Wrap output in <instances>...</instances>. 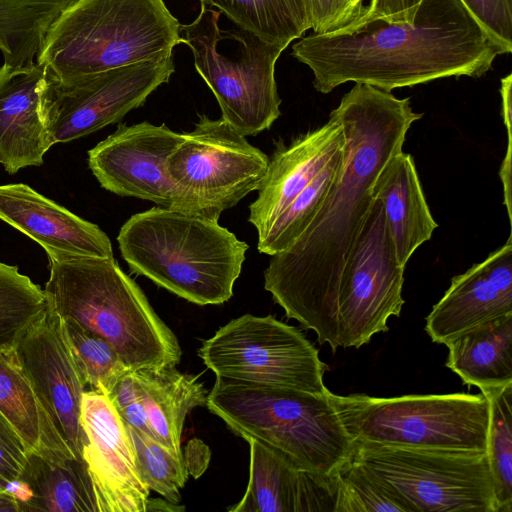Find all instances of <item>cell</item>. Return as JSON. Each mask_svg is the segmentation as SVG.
<instances>
[{
	"label": "cell",
	"instance_id": "obj_1",
	"mask_svg": "<svg viewBox=\"0 0 512 512\" xmlns=\"http://www.w3.org/2000/svg\"><path fill=\"white\" fill-rule=\"evenodd\" d=\"M330 115L345 137L339 172L308 227L272 255L264 271L265 290L287 318L314 331L320 345L331 340L341 274L372 205L376 179L423 116L412 110L410 98L364 83H355Z\"/></svg>",
	"mask_w": 512,
	"mask_h": 512
},
{
	"label": "cell",
	"instance_id": "obj_2",
	"mask_svg": "<svg viewBox=\"0 0 512 512\" xmlns=\"http://www.w3.org/2000/svg\"><path fill=\"white\" fill-rule=\"evenodd\" d=\"M512 51L492 38L460 0H422L413 23L381 18L312 33L292 56L313 73L323 94L347 82L391 92L446 77H481Z\"/></svg>",
	"mask_w": 512,
	"mask_h": 512
},
{
	"label": "cell",
	"instance_id": "obj_3",
	"mask_svg": "<svg viewBox=\"0 0 512 512\" xmlns=\"http://www.w3.org/2000/svg\"><path fill=\"white\" fill-rule=\"evenodd\" d=\"M49 308L108 342L132 371L177 366L182 350L136 282L114 258L47 252Z\"/></svg>",
	"mask_w": 512,
	"mask_h": 512
},
{
	"label": "cell",
	"instance_id": "obj_4",
	"mask_svg": "<svg viewBox=\"0 0 512 512\" xmlns=\"http://www.w3.org/2000/svg\"><path fill=\"white\" fill-rule=\"evenodd\" d=\"M117 242L131 272L201 306L232 297L248 250L218 220L160 206L132 215Z\"/></svg>",
	"mask_w": 512,
	"mask_h": 512
},
{
	"label": "cell",
	"instance_id": "obj_5",
	"mask_svg": "<svg viewBox=\"0 0 512 512\" xmlns=\"http://www.w3.org/2000/svg\"><path fill=\"white\" fill-rule=\"evenodd\" d=\"M180 26L164 0H76L50 26L36 63L66 81L161 60L182 43Z\"/></svg>",
	"mask_w": 512,
	"mask_h": 512
},
{
	"label": "cell",
	"instance_id": "obj_6",
	"mask_svg": "<svg viewBox=\"0 0 512 512\" xmlns=\"http://www.w3.org/2000/svg\"><path fill=\"white\" fill-rule=\"evenodd\" d=\"M324 395L216 377L206 407L246 441L281 453L296 467L334 478L354 442Z\"/></svg>",
	"mask_w": 512,
	"mask_h": 512
},
{
	"label": "cell",
	"instance_id": "obj_7",
	"mask_svg": "<svg viewBox=\"0 0 512 512\" xmlns=\"http://www.w3.org/2000/svg\"><path fill=\"white\" fill-rule=\"evenodd\" d=\"M328 395L353 442L486 452L489 405L482 393Z\"/></svg>",
	"mask_w": 512,
	"mask_h": 512
},
{
	"label": "cell",
	"instance_id": "obj_8",
	"mask_svg": "<svg viewBox=\"0 0 512 512\" xmlns=\"http://www.w3.org/2000/svg\"><path fill=\"white\" fill-rule=\"evenodd\" d=\"M350 461L403 512H496L486 452L354 442Z\"/></svg>",
	"mask_w": 512,
	"mask_h": 512
},
{
	"label": "cell",
	"instance_id": "obj_9",
	"mask_svg": "<svg viewBox=\"0 0 512 512\" xmlns=\"http://www.w3.org/2000/svg\"><path fill=\"white\" fill-rule=\"evenodd\" d=\"M219 16L201 3L198 17L181 24V42L191 49L194 66L213 92L221 118L243 136H254L269 129L281 114L275 64L286 47L241 30L234 34L238 51L224 54L218 48Z\"/></svg>",
	"mask_w": 512,
	"mask_h": 512
},
{
	"label": "cell",
	"instance_id": "obj_10",
	"mask_svg": "<svg viewBox=\"0 0 512 512\" xmlns=\"http://www.w3.org/2000/svg\"><path fill=\"white\" fill-rule=\"evenodd\" d=\"M216 377L324 395L328 366L319 351L294 326L264 317L242 315L229 321L198 350Z\"/></svg>",
	"mask_w": 512,
	"mask_h": 512
},
{
	"label": "cell",
	"instance_id": "obj_11",
	"mask_svg": "<svg viewBox=\"0 0 512 512\" xmlns=\"http://www.w3.org/2000/svg\"><path fill=\"white\" fill-rule=\"evenodd\" d=\"M269 157L222 118L199 115L167 160L183 212L218 220L258 186Z\"/></svg>",
	"mask_w": 512,
	"mask_h": 512
},
{
	"label": "cell",
	"instance_id": "obj_12",
	"mask_svg": "<svg viewBox=\"0 0 512 512\" xmlns=\"http://www.w3.org/2000/svg\"><path fill=\"white\" fill-rule=\"evenodd\" d=\"M404 269L379 199L374 198L343 268L329 346L360 348L388 331L404 304Z\"/></svg>",
	"mask_w": 512,
	"mask_h": 512
},
{
	"label": "cell",
	"instance_id": "obj_13",
	"mask_svg": "<svg viewBox=\"0 0 512 512\" xmlns=\"http://www.w3.org/2000/svg\"><path fill=\"white\" fill-rule=\"evenodd\" d=\"M174 70L169 56L66 81L45 74L40 114L50 144L73 141L119 122L167 83Z\"/></svg>",
	"mask_w": 512,
	"mask_h": 512
},
{
	"label": "cell",
	"instance_id": "obj_14",
	"mask_svg": "<svg viewBox=\"0 0 512 512\" xmlns=\"http://www.w3.org/2000/svg\"><path fill=\"white\" fill-rule=\"evenodd\" d=\"M182 139L183 133L165 124H119L111 135L88 151V166L107 191L183 211L166 167Z\"/></svg>",
	"mask_w": 512,
	"mask_h": 512
},
{
	"label": "cell",
	"instance_id": "obj_15",
	"mask_svg": "<svg viewBox=\"0 0 512 512\" xmlns=\"http://www.w3.org/2000/svg\"><path fill=\"white\" fill-rule=\"evenodd\" d=\"M14 356L63 440L77 459H83L88 440L81 424V405L87 384L59 316L49 308L23 336Z\"/></svg>",
	"mask_w": 512,
	"mask_h": 512
},
{
	"label": "cell",
	"instance_id": "obj_16",
	"mask_svg": "<svg viewBox=\"0 0 512 512\" xmlns=\"http://www.w3.org/2000/svg\"><path fill=\"white\" fill-rule=\"evenodd\" d=\"M81 424L88 440L82 458L102 512H146L150 489L140 473L128 427L106 395L84 392Z\"/></svg>",
	"mask_w": 512,
	"mask_h": 512
},
{
	"label": "cell",
	"instance_id": "obj_17",
	"mask_svg": "<svg viewBox=\"0 0 512 512\" xmlns=\"http://www.w3.org/2000/svg\"><path fill=\"white\" fill-rule=\"evenodd\" d=\"M512 315V237L483 262L454 276L426 317L433 342L453 339L496 319Z\"/></svg>",
	"mask_w": 512,
	"mask_h": 512
},
{
	"label": "cell",
	"instance_id": "obj_18",
	"mask_svg": "<svg viewBox=\"0 0 512 512\" xmlns=\"http://www.w3.org/2000/svg\"><path fill=\"white\" fill-rule=\"evenodd\" d=\"M344 143L342 125L331 115L324 125L300 135L289 145L280 142L269 157L257 198L249 206L248 221L256 228L258 240L268 233Z\"/></svg>",
	"mask_w": 512,
	"mask_h": 512
},
{
	"label": "cell",
	"instance_id": "obj_19",
	"mask_svg": "<svg viewBox=\"0 0 512 512\" xmlns=\"http://www.w3.org/2000/svg\"><path fill=\"white\" fill-rule=\"evenodd\" d=\"M0 219L36 241L46 253L114 258L110 239L96 224L26 184L0 185Z\"/></svg>",
	"mask_w": 512,
	"mask_h": 512
},
{
	"label": "cell",
	"instance_id": "obj_20",
	"mask_svg": "<svg viewBox=\"0 0 512 512\" xmlns=\"http://www.w3.org/2000/svg\"><path fill=\"white\" fill-rule=\"evenodd\" d=\"M249 482L232 512H334L337 480L296 467L276 450L253 439Z\"/></svg>",
	"mask_w": 512,
	"mask_h": 512
},
{
	"label": "cell",
	"instance_id": "obj_21",
	"mask_svg": "<svg viewBox=\"0 0 512 512\" xmlns=\"http://www.w3.org/2000/svg\"><path fill=\"white\" fill-rule=\"evenodd\" d=\"M44 76L36 62L0 67V164L9 174L42 165L52 147L40 114Z\"/></svg>",
	"mask_w": 512,
	"mask_h": 512
},
{
	"label": "cell",
	"instance_id": "obj_22",
	"mask_svg": "<svg viewBox=\"0 0 512 512\" xmlns=\"http://www.w3.org/2000/svg\"><path fill=\"white\" fill-rule=\"evenodd\" d=\"M373 196L383 206L398 262L405 267L438 226L411 154L400 151L392 157L376 179Z\"/></svg>",
	"mask_w": 512,
	"mask_h": 512
},
{
	"label": "cell",
	"instance_id": "obj_23",
	"mask_svg": "<svg viewBox=\"0 0 512 512\" xmlns=\"http://www.w3.org/2000/svg\"><path fill=\"white\" fill-rule=\"evenodd\" d=\"M9 491L21 502L22 512H102L83 459L51 461L30 453L22 476Z\"/></svg>",
	"mask_w": 512,
	"mask_h": 512
},
{
	"label": "cell",
	"instance_id": "obj_24",
	"mask_svg": "<svg viewBox=\"0 0 512 512\" xmlns=\"http://www.w3.org/2000/svg\"><path fill=\"white\" fill-rule=\"evenodd\" d=\"M154 438L183 456L181 437L185 418L194 408L206 406L207 391L198 376L176 366L133 371Z\"/></svg>",
	"mask_w": 512,
	"mask_h": 512
},
{
	"label": "cell",
	"instance_id": "obj_25",
	"mask_svg": "<svg viewBox=\"0 0 512 512\" xmlns=\"http://www.w3.org/2000/svg\"><path fill=\"white\" fill-rule=\"evenodd\" d=\"M0 413L29 453L51 461L76 458L57 431L14 352L0 351Z\"/></svg>",
	"mask_w": 512,
	"mask_h": 512
},
{
	"label": "cell",
	"instance_id": "obj_26",
	"mask_svg": "<svg viewBox=\"0 0 512 512\" xmlns=\"http://www.w3.org/2000/svg\"><path fill=\"white\" fill-rule=\"evenodd\" d=\"M445 365L481 391L512 383V315L483 324L446 344Z\"/></svg>",
	"mask_w": 512,
	"mask_h": 512
},
{
	"label": "cell",
	"instance_id": "obj_27",
	"mask_svg": "<svg viewBox=\"0 0 512 512\" xmlns=\"http://www.w3.org/2000/svg\"><path fill=\"white\" fill-rule=\"evenodd\" d=\"M76 0H0V52L4 64L21 67L36 59L60 13Z\"/></svg>",
	"mask_w": 512,
	"mask_h": 512
},
{
	"label": "cell",
	"instance_id": "obj_28",
	"mask_svg": "<svg viewBox=\"0 0 512 512\" xmlns=\"http://www.w3.org/2000/svg\"><path fill=\"white\" fill-rule=\"evenodd\" d=\"M218 8L241 30L287 46L311 29L304 0H200Z\"/></svg>",
	"mask_w": 512,
	"mask_h": 512
},
{
	"label": "cell",
	"instance_id": "obj_29",
	"mask_svg": "<svg viewBox=\"0 0 512 512\" xmlns=\"http://www.w3.org/2000/svg\"><path fill=\"white\" fill-rule=\"evenodd\" d=\"M44 290L17 266L0 262V351L13 353L26 332L48 311Z\"/></svg>",
	"mask_w": 512,
	"mask_h": 512
},
{
	"label": "cell",
	"instance_id": "obj_30",
	"mask_svg": "<svg viewBox=\"0 0 512 512\" xmlns=\"http://www.w3.org/2000/svg\"><path fill=\"white\" fill-rule=\"evenodd\" d=\"M481 393L489 405L486 453L496 512H512V383Z\"/></svg>",
	"mask_w": 512,
	"mask_h": 512
},
{
	"label": "cell",
	"instance_id": "obj_31",
	"mask_svg": "<svg viewBox=\"0 0 512 512\" xmlns=\"http://www.w3.org/2000/svg\"><path fill=\"white\" fill-rule=\"evenodd\" d=\"M344 148V146H343ZM343 148L294 199L268 233L257 241L260 253L272 256L288 248L308 227L323 205L339 172Z\"/></svg>",
	"mask_w": 512,
	"mask_h": 512
},
{
	"label": "cell",
	"instance_id": "obj_32",
	"mask_svg": "<svg viewBox=\"0 0 512 512\" xmlns=\"http://www.w3.org/2000/svg\"><path fill=\"white\" fill-rule=\"evenodd\" d=\"M61 324L64 337L87 386L92 391L108 395L129 369L114 348L101 337L70 319H61Z\"/></svg>",
	"mask_w": 512,
	"mask_h": 512
},
{
	"label": "cell",
	"instance_id": "obj_33",
	"mask_svg": "<svg viewBox=\"0 0 512 512\" xmlns=\"http://www.w3.org/2000/svg\"><path fill=\"white\" fill-rule=\"evenodd\" d=\"M134 444L142 478L150 491L167 501L179 504L180 489L188 480V467L184 456L178 455L152 438L126 423Z\"/></svg>",
	"mask_w": 512,
	"mask_h": 512
},
{
	"label": "cell",
	"instance_id": "obj_34",
	"mask_svg": "<svg viewBox=\"0 0 512 512\" xmlns=\"http://www.w3.org/2000/svg\"><path fill=\"white\" fill-rule=\"evenodd\" d=\"M334 512H403L381 487L350 460L338 471Z\"/></svg>",
	"mask_w": 512,
	"mask_h": 512
},
{
	"label": "cell",
	"instance_id": "obj_35",
	"mask_svg": "<svg viewBox=\"0 0 512 512\" xmlns=\"http://www.w3.org/2000/svg\"><path fill=\"white\" fill-rule=\"evenodd\" d=\"M497 42L512 51V0H460Z\"/></svg>",
	"mask_w": 512,
	"mask_h": 512
},
{
	"label": "cell",
	"instance_id": "obj_36",
	"mask_svg": "<svg viewBox=\"0 0 512 512\" xmlns=\"http://www.w3.org/2000/svg\"><path fill=\"white\" fill-rule=\"evenodd\" d=\"M106 396L125 423L154 438L132 370L121 376Z\"/></svg>",
	"mask_w": 512,
	"mask_h": 512
},
{
	"label": "cell",
	"instance_id": "obj_37",
	"mask_svg": "<svg viewBox=\"0 0 512 512\" xmlns=\"http://www.w3.org/2000/svg\"><path fill=\"white\" fill-rule=\"evenodd\" d=\"M29 452L22 439L0 413V489L11 490L22 476Z\"/></svg>",
	"mask_w": 512,
	"mask_h": 512
},
{
	"label": "cell",
	"instance_id": "obj_38",
	"mask_svg": "<svg viewBox=\"0 0 512 512\" xmlns=\"http://www.w3.org/2000/svg\"><path fill=\"white\" fill-rule=\"evenodd\" d=\"M313 33L340 30L349 24V0H304Z\"/></svg>",
	"mask_w": 512,
	"mask_h": 512
},
{
	"label": "cell",
	"instance_id": "obj_39",
	"mask_svg": "<svg viewBox=\"0 0 512 512\" xmlns=\"http://www.w3.org/2000/svg\"><path fill=\"white\" fill-rule=\"evenodd\" d=\"M421 1L422 0H371L370 3L365 6L361 17L355 22L381 18L388 22L413 23Z\"/></svg>",
	"mask_w": 512,
	"mask_h": 512
},
{
	"label": "cell",
	"instance_id": "obj_40",
	"mask_svg": "<svg viewBox=\"0 0 512 512\" xmlns=\"http://www.w3.org/2000/svg\"><path fill=\"white\" fill-rule=\"evenodd\" d=\"M502 117L506 133H512V74L501 79Z\"/></svg>",
	"mask_w": 512,
	"mask_h": 512
},
{
	"label": "cell",
	"instance_id": "obj_41",
	"mask_svg": "<svg viewBox=\"0 0 512 512\" xmlns=\"http://www.w3.org/2000/svg\"><path fill=\"white\" fill-rule=\"evenodd\" d=\"M22 512V505L17 496L9 490H0V512Z\"/></svg>",
	"mask_w": 512,
	"mask_h": 512
},
{
	"label": "cell",
	"instance_id": "obj_42",
	"mask_svg": "<svg viewBox=\"0 0 512 512\" xmlns=\"http://www.w3.org/2000/svg\"><path fill=\"white\" fill-rule=\"evenodd\" d=\"M185 509L184 506H180V504H174L166 499L161 498H148L146 512L149 511H183Z\"/></svg>",
	"mask_w": 512,
	"mask_h": 512
},
{
	"label": "cell",
	"instance_id": "obj_43",
	"mask_svg": "<svg viewBox=\"0 0 512 512\" xmlns=\"http://www.w3.org/2000/svg\"><path fill=\"white\" fill-rule=\"evenodd\" d=\"M363 1L364 0H349V24L355 22L363 14L365 10V5L363 4Z\"/></svg>",
	"mask_w": 512,
	"mask_h": 512
},
{
	"label": "cell",
	"instance_id": "obj_44",
	"mask_svg": "<svg viewBox=\"0 0 512 512\" xmlns=\"http://www.w3.org/2000/svg\"><path fill=\"white\" fill-rule=\"evenodd\" d=\"M1 490V489H0Z\"/></svg>",
	"mask_w": 512,
	"mask_h": 512
}]
</instances>
